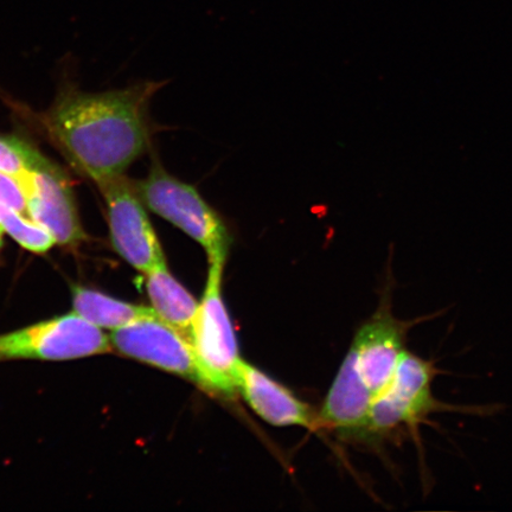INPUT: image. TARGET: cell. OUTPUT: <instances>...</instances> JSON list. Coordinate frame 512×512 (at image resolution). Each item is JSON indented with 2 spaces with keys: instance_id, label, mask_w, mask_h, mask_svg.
Masks as SVG:
<instances>
[{
  "instance_id": "cell-1",
  "label": "cell",
  "mask_w": 512,
  "mask_h": 512,
  "mask_svg": "<svg viewBox=\"0 0 512 512\" xmlns=\"http://www.w3.org/2000/svg\"><path fill=\"white\" fill-rule=\"evenodd\" d=\"M163 86L147 81L104 93H64L43 124L69 163L98 184L125 175L149 151L150 104Z\"/></svg>"
},
{
  "instance_id": "cell-2",
  "label": "cell",
  "mask_w": 512,
  "mask_h": 512,
  "mask_svg": "<svg viewBox=\"0 0 512 512\" xmlns=\"http://www.w3.org/2000/svg\"><path fill=\"white\" fill-rule=\"evenodd\" d=\"M439 374L437 364L406 350L396 367L392 381L371 403L366 431L363 435L387 438L402 430L414 440L420 452L422 447L420 426L427 424L428 418L438 413H462L486 415L495 412L494 406H457L435 398L433 382Z\"/></svg>"
},
{
  "instance_id": "cell-3",
  "label": "cell",
  "mask_w": 512,
  "mask_h": 512,
  "mask_svg": "<svg viewBox=\"0 0 512 512\" xmlns=\"http://www.w3.org/2000/svg\"><path fill=\"white\" fill-rule=\"evenodd\" d=\"M133 184L147 209L200 243L209 264H226L232 241L227 223L195 187L170 175L158 160L146 178Z\"/></svg>"
},
{
  "instance_id": "cell-4",
  "label": "cell",
  "mask_w": 512,
  "mask_h": 512,
  "mask_svg": "<svg viewBox=\"0 0 512 512\" xmlns=\"http://www.w3.org/2000/svg\"><path fill=\"white\" fill-rule=\"evenodd\" d=\"M206 292L190 332L200 384L211 392L233 396L238 390L241 363L233 324L221 292L223 262L209 264Z\"/></svg>"
},
{
  "instance_id": "cell-5",
  "label": "cell",
  "mask_w": 512,
  "mask_h": 512,
  "mask_svg": "<svg viewBox=\"0 0 512 512\" xmlns=\"http://www.w3.org/2000/svg\"><path fill=\"white\" fill-rule=\"evenodd\" d=\"M110 348V338L74 312L0 336V361H67Z\"/></svg>"
},
{
  "instance_id": "cell-6",
  "label": "cell",
  "mask_w": 512,
  "mask_h": 512,
  "mask_svg": "<svg viewBox=\"0 0 512 512\" xmlns=\"http://www.w3.org/2000/svg\"><path fill=\"white\" fill-rule=\"evenodd\" d=\"M96 185L104 196L115 252L144 274L165 265L162 245L133 181L121 175Z\"/></svg>"
},
{
  "instance_id": "cell-7",
  "label": "cell",
  "mask_w": 512,
  "mask_h": 512,
  "mask_svg": "<svg viewBox=\"0 0 512 512\" xmlns=\"http://www.w3.org/2000/svg\"><path fill=\"white\" fill-rule=\"evenodd\" d=\"M390 298L392 293L388 291L383 296L379 310L358 330L351 347L363 380L374 396L382 393L392 381L396 367L407 350L409 332L416 325L439 316L437 312L413 319L396 318Z\"/></svg>"
},
{
  "instance_id": "cell-8",
  "label": "cell",
  "mask_w": 512,
  "mask_h": 512,
  "mask_svg": "<svg viewBox=\"0 0 512 512\" xmlns=\"http://www.w3.org/2000/svg\"><path fill=\"white\" fill-rule=\"evenodd\" d=\"M110 341L120 354L200 384L190 339L155 311L114 330Z\"/></svg>"
},
{
  "instance_id": "cell-9",
  "label": "cell",
  "mask_w": 512,
  "mask_h": 512,
  "mask_svg": "<svg viewBox=\"0 0 512 512\" xmlns=\"http://www.w3.org/2000/svg\"><path fill=\"white\" fill-rule=\"evenodd\" d=\"M28 215L57 245L76 247L85 240L75 196L66 174L43 157L23 181Z\"/></svg>"
},
{
  "instance_id": "cell-10",
  "label": "cell",
  "mask_w": 512,
  "mask_h": 512,
  "mask_svg": "<svg viewBox=\"0 0 512 512\" xmlns=\"http://www.w3.org/2000/svg\"><path fill=\"white\" fill-rule=\"evenodd\" d=\"M238 390L260 418L274 426H317L309 406L259 369L241 361Z\"/></svg>"
},
{
  "instance_id": "cell-11",
  "label": "cell",
  "mask_w": 512,
  "mask_h": 512,
  "mask_svg": "<svg viewBox=\"0 0 512 512\" xmlns=\"http://www.w3.org/2000/svg\"><path fill=\"white\" fill-rule=\"evenodd\" d=\"M375 396L364 382L354 350H350L332 384L320 420L349 433L364 434Z\"/></svg>"
},
{
  "instance_id": "cell-12",
  "label": "cell",
  "mask_w": 512,
  "mask_h": 512,
  "mask_svg": "<svg viewBox=\"0 0 512 512\" xmlns=\"http://www.w3.org/2000/svg\"><path fill=\"white\" fill-rule=\"evenodd\" d=\"M145 275L146 290L153 311L190 339L192 324L198 310L195 298L178 283L166 264Z\"/></svg>"
},
{
  "instance_id": "cell-13",
  "label": "cell",
  "mask_w": 512,
  "mask_h": 512,
  "mask_svg": "<svg viewBox=\"0 0 512 512\" xmlns=\"http://www.w3.org/2000/svg\"><path fill=\"white\" fill-rule=\"evenodd\" d=\"M75 313L100 329L117 330L139 318L151 315L153 309L132 305L85 287L73 288Z\"/></svg>"
},
{
  "instance_id": "cell-14",
  "label": "cell",
  "mask_w": 512,
  "mask_h": 512,
  "mask_svg": "<svg viewBox=\"0 0 512 512\" xmlns=\"http://www.w3.org/2000/svg\"><path fill=\"white\" fill-rule=\"evenodd\" d=\"M0 228L32 253L44 254L56 245L53 236L22 211L0 208Z\"/></svg>"
},
{
  "instance_id": "cell-15",
  "label": "cell",
  "mask_w": 512,
  "mask_h": 512,
  "mask_svg": "<svg viewBox=\"0 0 512 512\" xmlns=\"http://www.w3.org/2000/svg\"><path fill=\"white\" fill-rule=\"evenodd\" d=\"M44 156L34 146L16 136L0 134V172L24 181Z\"/></svg>"
},
{
  "instance_id": "cell-16",
  "label": "cell",
  "mask_w": 512,
  "mask_h": 512,
  "mask_svg": "<svg viewBox=\"0 0 512 512\" xmlns=\"http://www.w3.org/2000/svg\"><path fill=\"white\" fill-rule=\"evenodd\" d=\"M4 232H3V229L0 228V249H2V246H3V236H4Z\"/></svg>"
}]
</instances>
